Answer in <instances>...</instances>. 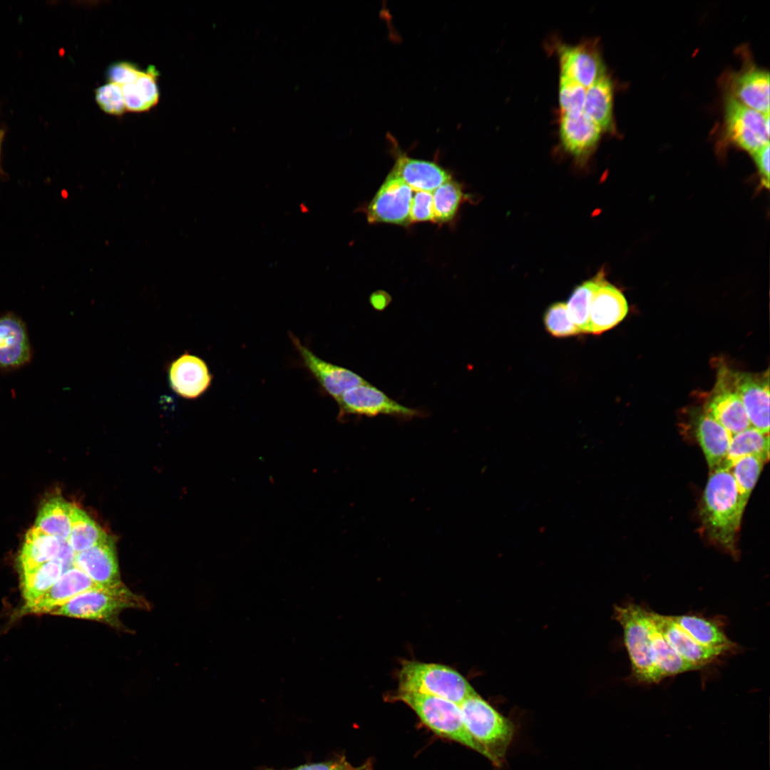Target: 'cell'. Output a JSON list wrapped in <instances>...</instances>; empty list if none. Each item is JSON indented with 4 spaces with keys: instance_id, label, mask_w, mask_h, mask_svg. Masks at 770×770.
Wrapping results in <instances>:
<instances>
[{
    "instance_id": "cell-23",
    "label": "cell",
    "mask_w": 770,
    "mask_h": 770,
    "mask_svg": "<svg viewBox=\"0 0 770 770\" xmlns=\"http://www.w3.org/2000/svg\"><path fill=\"white\" fill-rule=\"evenodd\" d=\"M732 84L734 99L764 114H769V73L759 68H750L736 76Z\"/></svg>"
},
{
    "instance_id": "cell-19",
    "label": "cell",
    "mask_w": 770,
    "mask_h": 770,
    "mask_svg": "<svg viewBox=\"0 0 770 770\" xmlns=\"http://www.w3.org/2000/svg\"><path fill=\"white\" fill-rule=\"evenodd\" d=\"M601 133V129L583 113L560 115L559 135L561 144L578 160L584 161L592 153Z\"/></svg>"
},
{
    "instance_id": "cell-24",
    "label": "cell",
    "mask_w": 770,
    "mask_h": 770,
    "mask_svg": "<svg viewBox=\"0 0 770 770\" xmlns=\"http://www.w3.org/2000/svg\"><path fill=\"white\" fill-rule=\"evenodd\" d=\"M582 113L602 132L613 131V85L608 76L605 75L587 88Z\"/></svg>"
},
{
    "instance_id": "cell-43",
    "label": "cell",
    "mask_w": 770,
    "mask_h": 770,
    "mask_svg": "<svg viewBox=\"0 0 770 770\" xmlns=\"http://www.w3.org/2000/svg\"><path fill=\"white\" fill-rule=\"evenodd\" d=\"M390 300V296L384 291H376L370 297L371 304L377 310H382L386 308Z\"/></svg>"
},
{
    "instance_id": "cell-5",
    "label": "cell",
    "mask_w": 770,
    "mask_h": 770,
    "mask_svg": "<svg viewBox=\"0 0 770 770\" xmlns=\"http://www.w3.org/2000/svg\"><path fill=\"white\" fill-rule=\"evenodd\" d=\"M395 697L410 707L422 723L438 736L458 742L485 756L483 749L466 729L458 704L416 692L398 691Z\"/></svg>"
},
{
    "instance_id": "cell-6",
    "label": "cell",
    "mask_w": 770,
    "mask_h": 770,
    "mask_svg": "<svg viewBox=\"0 0 770 770\" xmlns=\"http://www.w3.org/2000/svg\"><path fill=\"white\" fill-rule=\"evenodd\" d=\"M614 617L622 628L635 679L647 684L660 682L652 657V622L649 611L633 603L617 605L614 608Z\"/></svg>"
},
{
    "instance_id": "cell-34",
    "label": "cell",
    "mask_w": 770,
    "mask_h": 770,
    "mask_svg": "<svg viewBox=\"0 0 770 770\" xmlns=\"http://www.w3.org/2000/svg\"><path fill=\"white\" fill-rule=\"evenodd\" d=\"M764 461L754 455L736 460L729 468L742 497L748 501L762 470Z\"/></svg>"
},
{
    "instance_id": "cell-31",
    "label": "cell",
    "mask_w": 770,
    "mask_h": 770,
    "mask_svg": "<svg viewBox=\"0 0 770 770\" xmlns=\"http://www.w3.org/2000/svg\"><path fill=\"white\" fill-rule=\"evenodd\" d=\"M108 535L84 510L73 505L67 542L75 553L93 547Z\"/></svg>"
},
{
    "instance_id": "cell-45",
    "label": "cell",
    "mask_w": 770,
    "mask_h": 770,
    "mask_svg": "<svg viewBox=\"0 0 770 770\" xmlns=\"http://www.w3.org/2000/svg\"><path fill=\"white\" fill-rule=\"evenodd\" d=\"M3 135H4V132L0 128V154H1V143H2Z\"/></svg>"
},
{
    "instance_id": "cell-21",
    "label": "cell",
    "mask_w": 770,
    "mask_h": 770,
    "mask_svg": "<svg viewBox=\"0 0 770 770\" xmlns=\"http://www.w3.org/2000/svg\"><path fill=\"white\" fill-rule=\"evenodd\" d=\"M391 173L401 179L412 190L432 192L451 180V175L434 162L415 159L399 150Z\"/></svg>"
},
{
    "instance_id": "cell-11",
    "label": "cell",
    "mask_w": 770,
    "mask_h": 770,
    "mask_svg": "<svg viewBox=\"0 0 770 770\" xmlns=\"http://www.w3.org/2000/svg\"><path fill=\"white\" fill-rule=\"evenodd\" d=\"M560 76L587 88L604 76L605 67L592 42L575 46L559 45L558 48Z\"/></svg>"
},
{
    "instance_id": "cell-35",
    "label": "cell",
    "mask_w": 770,
    "mask_h": 770,
    "mask_svg": "<svg viewBox=\"0 0 770 770\" xmlns=\"http://www.w3.org/2000/svg\"><path fill=\"white\" fill-rule=\"evenodd\" d=\"M543 322L547 331L555 337H567L580 334L569 317L564 302L552 304L545 311Z\"/></svg>"
},
{
    "instance_id": "cell-2",
    "label": "cell",
    "mask_w": 770,
    "mask_h": 770,
    "mask_svg": "<svg viewBox=\"0 0 770 770\" xmlns=\"http://www.w3.org/2000/svg\"><path fill=\"white\" fill-rule=\"evenodd\" d=\"M466 729L485 757L501 766L514 736V724L477 693L459 704Z\"/></svg>"
},
{
    "instance_id": "cell-40",
    "label": "cell",
    "mask_w": 770,
    "mask_h": 770,
    "mask_svg": "<svg viewBox=\"0 0 770 770\" xmlns=\"http://www.w3.org/2000/svg\"><path fill=\"white\" fill-rule=\"evenodd\" d=\"M142 71L135 64L120 61L111 64L107 71L109 82L123 86L135 81Z\"/></svg>"
},
{
    "instance_id": "cell-8",
    "label": "cell",
    "mask_w": 770,
    "mask_h": 770,
    "mask_svg": "<svg viewBox=\"0 0 770 770\" xmlns=\"http://www.w3.org/2000/svg\"><path fill=\"white\" fill-rule=\"evenodd\" d=\"M725 131L729 140L754 153L769 144V114L746 107L730 96L724 109Z\"/></svg>"
},
{
    "instance_id": "cell-32",
    "label": "cell",
    "mask_w": 770,
    "mask_h": 770,
    "mask_svg": "<svg viewBox=\"0 0 770 770\" xmlns=\"http://www.w3.org/2000/svg\"><path fill=\"white\" fill-rule=\"evenodd\" d=\"M595 283V276L577 286L566 304L569 317L580 333H588L590 310Z\"/></svg>"
},
{
    "instance_id": "cell-1",
    "label": "cell",
    "mask_w": 770,
    "mask_h": 770,
    "mask_svg": "<svg viewBox=\"0 0 770 770\" xmlns=\"http://www.w3.org/2000/svg\"><path fill=\"white\" fill-rule=\"evenodd\" d=\"M729 468L712 471L701 508L702 527L714 543L736 555V538L746 505Z\"/></svg>"
},
{
    "instance_id": "cell-39",
    "label": "cell",
    "mask_w": 770,
    "mask_h": 770,
    "mask_svg": "<svg viewBox=\"0 0 770 770\" xmlns=\"http://www.w3.org/2000/svg\"><path fill=\"white\" fill-rule=\"evenodd\" d=\"M426 221H434L433 195L431 192L416 191L411 200L410 223Z\"/></svg>"
},
{
    "instance_id": "cell-3",
    "label": "cell",
    "mask_w": 770,
    "mask_h": 770,
    "mask_svg": "<svg viewBox=\"0 0 770 770\" xmlns=\"http://www.w3.org/2000/svg\"><path fill=\"white\" fill-rule=\"evenodd\" d=\"M128 608L148 610L150 605L123 583L85 591L54 608L50 614L106 622L121 627L118 615Z\"/></svg>"
},
{
    "instance_id": "cell-16",
    "label": "cell",
    "mask_w": 770,
    "mask_h": 770,
    "mask_svg": "<svg viewBox=\"0 0 770 770\" xmlns=\"http://www.w3.org/2000/svg\"><path fill=\"white\" fill-rule=\"evenodd\" d=\"M105 587L94 582L75 566L64 570L56 582L40 597L25 603L21 615L50 613L76 595L90 590Z\"/></svg>"
},
{
    "instance_id": "cell-41",
    "label": "cell",
    "mask_w": 770,
    "mask_h": 770,
    "mask_svg": "<svg viewBox=\"0 0 770 770\" xmlns=\"http://www.w3.org/2000/svg\"><path fill=\"white\" fill-rule=\"evenodd\" d=\"M126 110L133 112H141L148 110L145 103L138 95L134 83L121 86Z\"/></svg>"
},
{
    "instance_id": "cell-36",
    "label": "cell",
    "mask_w": 770,
    "mask_h": 770,
    "mask_svg": "<svg viewBox=\"0 0 770 770\" xmlns=\"http://www.w3.org/2000/svg\"><path fill=\"white\" fill-rule=\"evenodd\" d=\"M586 88L575 81L560 76L559 105L561 114L575 115L583 111Z\"/></svg>"
},
{
    "instance_id": "cell-37",
    "label": "cell",
    "mask_w": 770,
    "mask_h": 770,
    "mask_svg": "<svg viewBox=\"0 0 770 770\" xmlns=\"http://www.w3.org/2000/svg\"><path fill=\"white\" fill-rule=\"evenodd\" d=\"M95 97L98 106L108 114L120 115L126 111L121 86L117 83L109 82L98 87Z\"/></svg>"
},
{
    "instance_id": "cell-25",
    "label": "cell",
    "mask_w": 770,
    "mask_h": 770,
    "mask_svg": "<svg viewBox=\"0 0 770 770\" xmlns=\"http://www.w3.org/2000/svg\"><path fill=\"white\" fill-rule=\"evenodd\" d=\"M670 619L699 644L728 652L735 650L734 643L717 621L696 615H669Z\"/></svg>"
},
{
    "instance_id": "cell-28",
    "label": "cell",
    "mask_w": 770,
    "mask_h": 770,
    "mask_svg": "<svg viewBox=\"0 0 770 770\" xmlns=\"http://www.w3.org/2000/svg\"><path fill=\"white\" fill-rule=\"evenodd\" d=\"M72 506L61 496L51 498L39 510L35 526L59 540H67Z\"/></svg>"
},
{
    "instance_id": "cell-20",
    "label": "cell",
    "mask_w": 770,
    "mask_h": 770,
    "mask_svg": "<svg viewBox=\"0 0 770 770\" xmlns=\"http://www.w3.org/2000/svg\"><path fill=\"white\" fill-rule=\"evenodd\" d=\"M715 388L704 411L711 415L732 435L751 426L742 402L727 384L724 371L719 375Z\"/></svg>"
},
{
    "instance_id": "cell-4",
    "label": "cell",
    "mask_w": 770,
    "mask_h": 770,
    "mask_svg": "<svg viewBox=\"0 0 770 770\" xmlns=\"http://www.w3.org/2000/svg\"><path fill=\"white\" fill-rule=\"evenodd\" d=\"M398 691L434 696L458 705L476 694L466 679L451 667L414 660L402 662Z\"/></svg>"
},
{
    "instance_id": "cell-14",
    "label": "cell",
    "mask_w": 770,
    "mask_h": 770,
    "mask_svg": "<svg viewBox=\"0 0 770 770\" xmlns=\"http://www.w3.org/2000/svg\"><path fill=\"white\" fill-rule=\"evenodd\" d=\"M32 348L24 322L16 314L0 315V371H11L28 364Z\"/></svg>"
},
{
    "instance_id": "cell-42",
    "label": "cell",
    "mask_w": 770,
    "mask_h": 770,
    "mask_svg": "<svg viewBox=\"0 0 770 770\" xmlns=\"http://www.w3.org/2000/svg\"><path fill=\"white\" fill-rule=\"evenodd\" d=\"M758 171L761 182L766 188H769V144L762 147L752 154Z\"/></svg>"
},
{
    "instance_id": "cell-44",
    "label": "cell",
    "mask_w": 770,
    "mask_h": 770,
    "mask_svg": "<svg viewBox=\"0 0 770 770\" xmlns=\"http://www.w3.org/2000/svg\"><path fill=\"white\" fill-rule=\"evenodd\" d=\"M340 770H369V767L368 764H364L359 767H354L344 759Z\"/></svg>"
},
{
    "instance_id": "cell-10",
    "label": "cell",
    "mask_w": 770,
    "mask_h": 770,
    "mask_svg": "<svg viewBox=\"0 0 770 770\" xmlns=\"http://www.w3.org/2000/svg\"><path fill=\"white\" fill-rule=\"evenodd\" d=\"M289 337L298 351L303 366L317 380L323 391L334 400L350 388L366 382L351 370L319 358L292 334H289Z\"/></svg>"
},
{
    "instance_id": "cell-15",
    "label": "cell",
    "mask_w": 770,
    "mask_h": 770,
    "mask_svg": "<svg viewBox=\"0 0 770 770\" xmlns=\"http://www.w3.org/2000/svg\"><path fill=\"white\" fill-rule=\"evenodd\" d=\"M649 616L655 628L674 650L684 659L702 669L728 652L699 644L676 625L669 615L649 611Z\"/></svg>"
},
{
    "instance_id": "cell-18",
    "label": "cell",
    "mask_w": 770,
    "mask_h": 770,
    "mask_svg": "<svg viewBox=\"0 0 770 770\" xmlns=\"http://www.w3.org/2000/svg\"><path fill=\"white\" fill-rule=\"evenodd\" d=\"M169 380L173 391L183 398L195 399L210 387L212 375L200 357L185 353L172 362Z\"/></svg>"
},
{
    "instance_id": "cell-17",
    "label": "cell",
    "mask_w": 770,
    "mask_h": 770,
    "mask_svg": "<svg viewBox=\"0 0 770 770\" xmlns=\"http://www.w3.org/2000/svg\"><path fill=\"white\" fill-rule=\"evenodd\" d=\"M73 565L103 587H112L123 583L115 543L109 535L93 547L75 553Z\"/></svg>"
},
{
    "instance_id": "cell-29",
    "label": "cell",
    "mask_w": 770,
    "mask_h": 770,
    "mask_svg": "<svg viewBox=\"0 0 770 770\" xmlns=\"http://www.w3.org/2000/svg\"><path fill=\"white\" fill-rule=\"evenodd\" d=\"M749 455L757 456L764 462L769 457V434L753 426L732 436L726 458L719 467L729 468L736 460Z\"/></svg>"
},
{
    "instance_id": "cell-9",
    "label": "cell",
    "mask_w": 770,
    "mask_h": 770,
    "mask_svg": "<svg viewBox=\"0 0 770 770\" xmlns=\"http://www.w3.org/2000/svg\"><path fill=\"white\" fill-rule=\"evenodd\" d=\"M412 190L401 179L390 173L367 207L368 221L409 224Z\"/></svg>"
},
{
    "instance_id": "cell-7",
    "label": "cell",
    "mask_w": 770,
    "mask_h": 770,
    "mask_svg": "<svg viewBox=\"0 0 770 770\" xmlns=\"http://www.w3.org/2000/svg\"><path fill=\"white\" fill-rule=\"evenodd\" d=\"M335 401L341 420L347 416L389 415L410 419L421 415L417 409L403 406L368 381L350 388Z\"/></svg>"
},
{
    "instance_id": "cell-26",
    "label": "cell",
    "mask_w": 770,
    "mask_h": 770,
    "mask_svg": "<svg viewBox=\"0 0 770 770\" xmlns=\"http://www.w3.org/2000/svg\"><path fill=\"white\" fill-rule=\"evenodd\" d=\"M61 548V540L41 530L36 526L30 528L18 557L20 573L30 570L56 559Z\"/></svg>"
},
{
    "instance_id": "cell-33",
    "label": "cell",
    "mask_w": 770,
    "mask_h": 770,
    "mask_svg": "<svg viewBox=\"0 0 770 770\" xmlns=\"http://www.w3.org/2000/svg\"><path fill=\"white\" fill-rule=\"evenodd\" d=\"M462 197L461 185L451 180L435 190L433 194V222L445 223L452 220L461 202Z\"/></svg>"
},
{
    "instance_id": "cell-30",
    "label": "cell",
    "mask_w": 770,
    "mask_h": 770,
    "mask_svg": "<svg viewBox=\"0 0 770 770\" xmlns=\"http://www.w3.org/2000/svg\"><path fill=\"white\" fill-rule=\"evenodd\" d=\"M64 571L62 562L56 558L21 573V589L25 603H31L42 596Z\"/></svg>"
},
{
    "instance_id": "cell-22",
    "label": "cell",
    "mask_w": 770,
    "mask_h": 770,
    "mask_svg": "<svg viewBox=\"0 0 770 770\" xmlns=\"http://www.w3.org/2000/svg\"><path fill=\"white\" fill-rule=\"evenodd\" d=\"M695 435L711 471L724 461L732 434L711 415L704 411L695 423Z\"/></svg>"
},
{
    "instance_id": "cell-38",
    "label": "cell",
    "mask_w": 770,
    "mask_h": 770,
    "mask_svg": "<svg viewBox=\"0 0 770 770\" xmlns=\"http://www.w3.org/2000/svg\"><path fill=\"white\" fill-rule=\"evenodd\" d=\"M158 76L157 70L153 66H150L145 71H142L134 82L138 95L148 109L154 106L159 100Z\"/></svg>"
},
{
    "instance_id": "cell-12",
    "label": "cell",
    "mask_w": 770,
    "mask_h": 770,
    "mask_svg": "<svg viewBox=\"0 0 770 770\" xmlns=\"http://www.w3.org/2000/svg\"><path fill=\"white\" fill-rule=\"evenodd\" d=\"M731 387L739 397L751 426L764 433H769V380L765 376L733 372Z\"/></svg>"
},
{
    "instance_id": "cell-13",
    "label": "cell",
    "mask_w": 770,
    "mask_h": 770,
    "mask_svg": "<svg viewBox=\"0 0 770 770\" xmlns=\"http://www.w3.org/2000/svg\"><path fill=\"white\" fill-rule=\"evenodd\" d=\"M595 277L588 333L600 334L613 328L625 319L628 312V304L622 292L608 282L603 273H598Z\"/></svg>"
},
{
    "instance_id": "cell-27",
    "label": "cell",
    "mask_w": 770,
    "mask_h": 770,
    "mask_svg": "<svg viewBox=\"0 0 770 770\" xmlns=\"http://www.w3.org/2000/svg\"><path fill=\"white\" fill-rule=\"evenodd\" d=\"M651 647L652 661L659 681L667 677L702 669L678 654L658 632L652 622Z\"/></svg>"
}]
</instances>
